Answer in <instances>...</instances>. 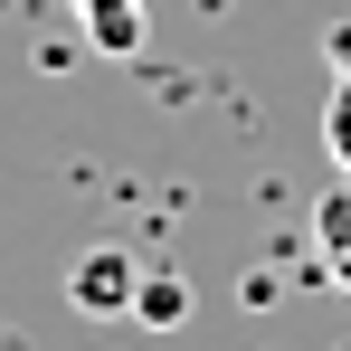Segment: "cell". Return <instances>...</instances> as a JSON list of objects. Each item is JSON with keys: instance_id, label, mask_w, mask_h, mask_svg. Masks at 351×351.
Returning a JSON list of instances; mask_svg holds the SVG:
<instances>
[{"instance_id": "1", "label": "cell", "mask_w": 351, "mask_h": 351, "mask_svg": "<svg viewBox=\"0 0 351 351\" xmlns=\"http://www.w3.org/2000/svg\"><path fill=\"white\" fill-rule=\"evenodd\" d=\"M133 285H143V256L133 247H86L76 266H66V304L76 313H95V323H114V313H133Z\"/></svg>"}, {"instance_id": "2", "label": "cell", "mask_w": 351, "mask_h": 351, "mask_svg": "<svg viewBox=\"0 0 351 351\" xmlns=\"http://www.w3.org/2000/svg\"><path fill=\"white\" fill-rule=\"evenodd\" d=\"M143 38H152V0H105V10H86V48H95V58H143Z\"/></svg>"}, {"instance_id": "3", "label": "cell", "mask_w": 351, "mask_h": 351, "mask_svg": "<svg viewBox=\"0 0 351 351\" xmlns=\"http://www.w3.org/2000/svg\"><path fill=\"white\" fill-rule=\"evenodd\" d=\"M133 323H152V332H180V323H190V285H180L171 266H143V285H133Z\"/></svg>"}, {"instance_id": "4", "label": "cell", "mask_w": 351, "mask_h": 351, "mask_svg": "<svg viewBox=\"0 0 351 351\" xmlns=\"http://www.w3.org/2000/svg\"><path fill=\"white\" fill-rule=\"evenodd\" d=\"M313 247H323V276L351 285V180L323 190V209H313Z\"/></svg>"}, {"instance_id": "5", "label": "cell", "mask_w": 351, "mask_h": 351, "mask_svg": "<svg viewBox=\"0 0 351 351\" xmlns=\"http://www.w3.org/2000/svg\"><path fill=\"white\" fill-rule=\"evenodd\" d=\"M323 143H332V162L351 171V76L332 86V105H323Z\"/></svg>"}, {"instance_id": "6", "label": "cell", "mask_w": 351, "mask_h": 351, "mask_svg": "<svg viewBox=\"0 0 351 351\" xmlns=\"http://www.w3.org/2000/svg\"><path fill=\"white\" fill-rule=\"evenodd\" d=\"M323 58H332V76H351V19L332 29V38H323Z\"/></svg>"}, {"instance_id": "7", "label": "cell", "mask_w": 351, "mask_h": 351, "mask_svg": "<svg viewBox=\"0 0 351 351\" xmlns=\"http://www.w3.org/2000/svg\"><path fill=\"white\" fill-rule=\"evenodd\" d=\"M66 10H76V19H86V10H105V0H66Z\"/></svg>"}]
</instances>
